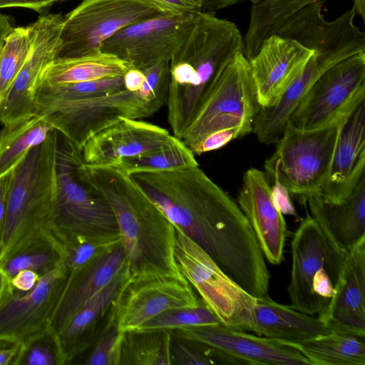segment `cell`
<instances>
[{
  "instance_id": "4316f807",
  "label": "cell",
  "mask_w": 365,
  "mask_h": 365,
  "mask_svg": "<svg viewBox=\"0 0 365 365\" xmlns=\"http://www.w3.org/2000/svg\"><path fill=\"white\" fill-rule=\"evenodd\" d=\"M246 331L292 344L333 333L317 316L279 304L269 295L256 298Z\"/></svg>"
},
{
  "instance_id": "d4e9b609",
  "label": "cell",
  "mask_w": 365,
  "mask_h": 365,
  "mask_svg": "<svg viewBox=\"0 0 365 365\" xmlns=\"http://www.w3.org/2000/svg\"><path fill=\"white\" fill-rule=\"evenodd\" d=\"M303 201L325 235L340 250L349 252L365 239V173L341 202L327 200L320 194L310 195Z\"/></svg>"
},
{
  "instance_id": "db71d44e",
  "label": "cell",
  "mask_w": 365,
  "mask_h": 365,
  "mask_svg": "<svg viewBox=\"0 0 365 365\" xmlns=\"http://www.w3.org/2000/svg\"><path fill=\"white\" fill-rule=\"evenodd\" d=\"M5 339H10V340H13L14 341V339L6 336H4V335H2V334H0V341H3V340H5Z\"/></svg>"
},
{
  "instance_id": "5b68a950",
  "label": "cell",
  "mask_w": 365,
  "mask_h": 365,
  "mask_svg": "<svg viewBox=\"0 0 365 365\" xmlns=\"http://www.w3.org/2000/svg\"><path fill=\"white\" fill-rule=\"evenodd\" d=\"M56 140L54 129L11 172L0 257L30 235L51 229Z\"/></svg>"
},
{
  "instance_id": "f907efd6",
  "label": "cell",
  "mask_w": 365,
  "mask_h": 365,
  "mask_svg": "<svg viewBox=\"0 0 365 365\" xmlns=\"http://www.w3.org/2000/svg\"><path fill=\"white\" fill-rule=\"evenodd\" d=\"M13 29L9 18L6 15L0 14V52L6 36Z\"/></svg>"
},
{
  "instance_id": "b9f144b4",
  "label": "cell",
  "mask_w": 365,
  "mask_h": 365,
  "mask_svg": "<svg viewBox=\"0 0 365 365\" xmlns=\"http://www.w3.org/2000/svg\"><path fill=\"white\" fill-rule=\"evenodd\" d=\"M40 277L34 271L23 269L9 279V284L14 291L26 292L34 288Z\"/></svg>"
},
{
  "instance_id": "8d00e7d4",
  "label": "cell",
  "mask_w": 365,
  "mask_h": 365,
  "mask_svg": "<svg viewBox=\"0 0 365 365\" xmlns=\"http://www.w3.org/2000/svg\"><path fill=\"white\" fill-rule=\"evenodd\" d=\"M119 234L106 236H74L63 245V263L68 273L76 271L120 245Z\"/></svg>"
},
{
  "instance_id": "3957f363",
  "label": "cell",
  "mask_w": 365,
  "mask_h": 365,
  "mask_svg": "<svg viewBox=\"0 0 365 365\" xmlns=\"http://www.w3.org/2000/svg\"><path fill=\"white\" fill-rule=\"evenodd\" d=\"M243 39L235 23L198 11L192 28L170 61L168 120L182 139L202 102Z\"/></svg>"
},
{
  "instance_id": "7a4b0ae2",
  "label": "cell",
  "mask_w": 365,
  "mask_h": 365,
  "mask_svg": "<svg viewBox=\"0 0 365 365\" xmlns=\"http://www.w3.org/2000/svg\"><path fill=\"white\" fill-rule=\"evenodd\" d=\"M80 173L101 192L114 213L131 281L186 280L175 256V226L130 175L115 166L84 163Z\"/></svg>"
},
{
  "instance_id": "cb8c5ba5",
  "label": "cell",
  "mask_w": 365,
  "mask_h": 365,
  "mask_svg": "<svg viewBox=\"0 0 365 365\" xmlns=\"http://www.w3.org/2000/svg\"><path fill=\"white\" fill-rule=\"evenodd\" d=\"M319 318L332 331L365 336V239L348 252L335 294Z\"/></svg>"
},
{
  "instance_id": "2e32d148",
  "label": "cell",
  "mask_w": 365,
  "mask_h": 365,
  "mask_svg": "<svg viewBox=\"0 0 365 365\" xmlns=\"http://www.w3.org/2000/svg\"><path fill=\"white\" fill-rule=\"evenodd\" d=\"M68 276L62 261L29 292L12 289L0 304V334L21 343L43 331L51 324Z\"/></svg>"
},
{
  "instance_id": "f6af8a7d",
  "label": "cell",
  "mask_w": 365,
  "mask_h": 365,
  "mask_svg": "<svg viewBox=\"0 0 365 365\" xmlns=\"http://www.w3.org/2000/svg\"><path fill=\"white\" fill-rule=\"evenodd\" d=\"M11 172L0 178V256L1 255L3 250L2 240L6 219L7 195L11 178Z\"/></svg>"
},
{
  "instance_id": "74e56055",
  "label": "cell",
  "mask_w": 365,
  "mask_h": 365,
  "mask_svg": "<svg viewBox=\"0 0 365 365\" xmlns=\"http://www.w3.org/2000/svg\"><path fill=\"white\" fill-rule=\"evenodd\" d=\"M222 324L219 318L201 301L195 307L167 310L150 319L136 330L168 329Z\"/></svg>"
},
{
  "instance_id": "4fadbf2b",
  "label": "cell",
  "mask_w": 365,
  "mask_h": 365,
  "mask_svg": "<svg viewBox=\"0 0 365 365\" xmlns=\"http://www.w3.org/2000/svg\"><path fill=\"white\" fill-rule=\"evenodd\" d=\"M195 13L164 14L129 25L106 40L101 51L140 71L170 61L187 36Z\"/></svg>"
},
{
  "instance_id": "d6a6232c",
  "label": "cell",
  "mask_w": 365,
  "mask_h": 365,
  "mask_svg": "<svg viewBox=\"0 0 365 365\" xmlns=\"http://www.w3.org/2000/svg\"><path fill=\"white\" fill-rule=\"evenodd\" d=\"M168 329L123 332L120 365H171Z\"/></svg>"
},
{
  "instance_id": "7bdbcfd3",
  "label": "cell",
  "mask_w": 365,
  "mask_h": 365,
  "mask_svg": "<svg viewBox=\"0 0 365 365\" xmlns=\"http://www.w3.org/2000/svg\"><path fill=\"white\" fill-rule=\"evenodd\" d=\"M271 187L274 201L282 213L296 215L288 190L276 180H274V185Z\"/></svg>"
},
{
  "instance_id": "60d3db41",
  "label": "cell",
  "mask_w": 365,
  "mask_h": 365,
  "mask_svg": "<svg viewBox=\"0 0 365 365\" xmlns=\"http://www.w3.org/2000/svg\"><path fill=\"white\" fill-rule=\"evenodd\" d=\"M123 332L116 322L99 338L83 362L86 365H120Z\"/></svg>"
},
{
  "instance_id": "f35d334b",
  "label": "cell",
  "mask_w": 365,
  "mask_h": 365,
  "mask_svg": "<svg viewBox=\"0 0 365 365\" xmlns=\"http://www.w3.org/2000/svg\"><path fill=\"white\" fill-rule=\"evenodd\" d=\"M15 365H65L58 334L51 324L20 343Z\"/></svg>"
},
{
  "instance_id": "603a6c76",
  "label": "cell",
  "mask_w": 365,
  "mask_h": 365,
  "mask_svg": "<svg viewBox=\"0 0 365 365\" xmlns=\"http://www.w3.org/2000/svg\"><path fill=\"white\" fill-rule=\"evenodd\" d=\"M365 173V98L345 115L326 183L320 193L331 202H341Z\"/></svg>"
},
{
  "instance_id": "44dd1931",
  "label": "cell",
  "mask_w": 365,
  "mask_h": 365,
  "mask_svg": "<svg viewBox=\"0 0 365 365\" xmlns=\"http://www.w3.org/2000/svg\"><path fill=\"white\" fill-rule=\"evenodd\" d=\"M175 138L158 125L122 118L91 137L81 153L85 164L114 166L123 158L165 145Z\"/></svg>"
},
{
  "instance_id": "7c38bea8",
  "label": "cell",
  "mask_w": 365,
  "mask_h": 365,
  "mask_svg": "<svg viewBox=\"0 0 365 365\" xmlns=\"http://www.w3.org/2000/svg\"><path fill=\"white\" fill-rule=\"evenodd\" d=\"M365 98V52L346 58L313 83L288 122L299 129L322 127Z\"/></svg>"
},
{
  "instance_id": "681fc988",
  "label": "cell",
  "mask_w": 365,
  "mask_h": 365,
  "mask_svg": "<svg viewBox=\"0 0 365 365\" xmlns=\"http://www.w3.org/2000/svg\"><path fill=\"white\" fill-rule=\"evenodd\" d=\"M199 11L214 12L217 10L232 6L239 0H189Z\"/></svg>"
},
{
  "instance_id": "c3c4849f",
  "label": "cell",
  "mask_w": 365,
  "mask_h": 365,
  "mask_svg": "<svg viewBox=\"0 0 365 365\" xmlns=\"http://www.w3.org/2000/svg\"><path fill=\"white\" fill-rule=\"evenodd\" d=\"M124 78L126 89L136 91L143 86L146 76L143 71L130 68L124 73Z\"/></svg>"
},
{
  "instance_id": "7402d4cb",
  "label": "cell",
  "mask_w": 365,
  "mask_h": 365,
  "mask_svg": "<svg viewBox=\"0 0 365 365\" xmlns=\"http://www.w3.org/2000/svg\"><path fill=\"white\" fill-rule=\"evenodd\" d=\"M314 51L277 34L249 60L261 107L272 105L301 73Z\"/></svg>"
},
{
  "instance_id": "11a10c76",
  "label": "cell",
  "mask_w": 365,
  "mask_h": 365,
  "mask_svg": "<svg viewBox=\"0 0 365 365\" xmlns=\"http://www.w3.org/2000/svg\"><path fill=\"white\" fill-rule=\"evenodd\" d=\"M249 1H250L252 2V3L258 2V1H259L261 0H249Z\"/></svg>"
},
{
  "instance_id": "ab89813d",
  "label": "cell",
  "mask_w": 365,
  "mask_h": 365,
  "mask_svg": "<svg viewBox=\"0 0 365 365\" xmlns=\"http://www.w3.org/2000/svg\"><path fill=\"white\" fill-rule=\"evenodd\" d=\"M172 364H219L215 349L195 339L179 336L172 333L170 342Z\"/></svg>"
},
{
  "instance_id": "f5cc1de1",
  "label": "cell",
  "mask_w": 365,
  "mask_h": 365,
  "mask_svg": "<svg viewBox=\"0 0 365 365\" xmlns=\"http://www.w3.org/2000/svg\"><path fill=\"white\" fill-rule=\"evenodd\" d=\"M356 14L359 15L364 20L365 17V0H353Z\"/></svg>"
},
{
  "instance_id": "277c9868",
  "label": "cell",
  "mask_w": 365,
  "mask_h": 365,
  "mask_svg": "<svg viewBox=\"0 0 365 365\" xmlns=\"http://www.w3.org/2000/svg\"><path fill=\"white\" fill-rule=\"evenodd\" d=\"M146 79L138 91L114 93L46 106L35 110L53 129L80 150L93 135L122 118L140 119L155 113L167 103L170 61L143 71Z\"/></svg>"
},
{
  "instance_id": "ac0fdd59",
  "label": "cell",
  "mask_w": 365,
  "mask_h": 365,
  "mask_svg": "<svg viewBox=\"0 0 365 365\" xmlns=\"http://www.w3.org/2000/svg\"><path fill=\"white\" fill-rule=\"evenodd\" d=\"M200 302L187 280L158 277L130 281L118 299V328L122 332L136 330L167 310L195 307Z\"/></svg>"
},
{
  "instance_id": "ee69618b",
  "label": "cell",
  "mask_w": 365,
  "mask_h": 365,
  "mask_svg": "<svg viewBox=\"0 0 365 365\" xmlns=\"http://www.w3.org/2000/svg\"><path fill=\"white\" fill-rule=\"evenodd\" d=\"M58 1L62 0H0V9L23 7L41 13Z\"/></svg>"
},
{
  "instance_id": "d590c367",
  "label": "cell",
  "mask_w": 365,
  "mask_h": 365,
  "mask_svg": "<svg viewBox=\"0 0 365 365\" xmlns=\"http://www.w3.org/2000/svg\"><path fill=\"white\" fill-rule=\"evenodd\" d=\"M31 46L30 26L14 28L0 52V103L24 64Z\"/></svg>"
},
{
  "instance_id": "484cf974",
  "label": "cell",
  "mask_w": 365,
  "mask_h": 365,
  "mask_svg": "<svg viewBox=\"0 0 365 365\" xmlns=\"http://www.w3.org/2000/svg\"><path fill=\"white\" fill-rule=\"evenodd\" d=\"M126 265L121 244L68 273L62 295L51 320L58 334L75 312L106 287Z\"/></svg>"
},
{
  "instance_id": "bcb514c9",
  "label": "cell",
  "mask_w": 365,
  "mask_h": 365,
  "mask_svg": "<svg viewBox=\"0 0 365 365\" xmlns=\"http://www.w3.org/2000/svg\"><path fill=\"white\" fill-rule=\"evenodd\" d=\"M20 350V342L4 340L0 342V365H15Z\"/></svg>"
},
{
  "instance_id": "e0dca14e",
  "label": "cell",
  "mask_w": 365,
  "mask_h": 365,
  "mask_svg": "<svg viewBox=\"0 0 365 365\" xmlns=\"http://www.w3.org/2000/svg\"><path fill=\"white\" fill-rule=\"evenodd\" d=\"M173 333L204 343L235 358L240 364L312 365L295 344L254 336L222 324L180 329Z\"/></svg>"
},
{
  "instance_id": "816d5d0a",
  "label": "cell",
  "mask_w": 365,
  "mask_h": 365,
  "mask_svg": "<svg viewBox=\"0 0 365 365\" xmlns=\"http://www.w3.org/2000/svg\"><path fill=\"white\" fill-rule=\"evenodd\" d=\"M11 290L9 279L0 270V304Z\"/></svg>"
},
{
  "instance_id": "f546056e",
  "label": "cell",
  "mask_w": 365,
  "mask_h": 365,
  "mask_svg": "<svg viewBox=\"0 0 365 365\" xmlns=\"http://www.w3.org/2000/svg\"><path fill=\"white\" fill-rule=\"evenodd\" d=\"M326 0H261L252 4L248 29L243 40V53L248 60L263 43L276 35L296 12L307 5Z\"/></svg>"
},
{
  "instance_id": "9c48e42d",
  "label": "cell",
  "mask_w": 365,
  "mask_h": 365,
  "mask_svg": "<svg viewBox=\"0 0 365 365\" xmlns=\"http://www.w3.org/2000/svg\"><path fill=\"white\" fill-rule=\"evenodd\" d=\"M260 108L249 60L239 51L216 80L181 140L192 151L218 131L235 130L240 137L247 135Z\"/></svg>"
},
{
  "instance_id": "e575fe53",
  "label": "cell",
  "mask_w": 365,
  "mask_h": 365,
  "mask_svg": "<svg viewBox=\"0 0 365 365\" xmlns=\"http://www.w3.org/2000/svg\"><path fill=\"white\" fill-rule=\"evenodd\" d=\"M123 90H127L124 74L76 83H38L35 93V110L59 103L111 94Z\"/></svg>"
},
{
  "instance_id": "7dc6e473",
  "label": "cell",
  "mask_w": 365,
  "mask_h": 365,
  "mask_svg": "<svg viewBox=\"0 0 365 365\" xmlns=\"http://www.w3.org/2000/svg\"><path fill=\"white\" fill-rule=\"evenodd\" d=\"M178 15L193 14L199 11L189 0H155Z\"/></svg>"
},
{
  "instance_id": "4dcf8cb0",
  "label": "cell",
  "mask_w": 365,
  "mask_h": 365,
  "mask_svg": "<svg viewBox=\"0 0 365 365\" xmlns=\"http://www.w3.org/2000/svg\"><path fill=\"white\" fill-rule=\"evenodd\" d=\"M54 130L41 115L4 125L0 131V178L9 173L32 148L42 143Z\"/></svg>"
},
{
  "instance_id": "9a60e30c",
  "label": "cell",
  "mask_w": 365,
  "mask_h": 365,
  "mask_svg": "<svg viewBox=\"0 0 365 365\" xmlns=\"http://www.w3.org/2000/svg\"><path fill=\"white\" fill-rule=\"evenodd\" d=\"M324 4L312 3L303 7L281 27L277 35L296 41L319 54L343 60L365 52V34L354 24V9L329 21L323 18Z\"/></svg>"
},
{
  "instance_id": "d6986e66",
  "label": "cell",
  "mask_w": 365,
  "mask_h": 365,
  "mask_svg": "<svg viewBox=\"0 0 365 365\" xmlns=\"http://www.w3.org/2000/svg\"><path fill=\"white\" fill-rule=\"evenodd\" d=\"M237 204L249 221L264 258L272 264H280L288 230L264 173L254 168L245 173Z\"/></svg>"
},
{
  "instance_id": "30bf717a",
  "label": "cell",
  "mask_w": 365,
  "mask_h": 365,
  "mask_svg": "<svg viewBox=\"0 0 365 365\" xmlns=\"http://www.w3.org/2000/svg\"><path fill=\"white\" fill-rule=\"evenodd\" d=\"M164 14H176L155 0H83L64 16L55 60L100 52L118 31Z\"/></svg>"
},
{
  "instance_id": "1f68e13d",
  "label": "cell",
  "mask_w": 365,
  "mask_h": 365,
  "mask_svg": "<svg viewBox=\"0 0 365 365\" xmlns=\"http://www.w3.org/2000/svg\"><path fill=\"white\" fill-rule=\"evenodd\" d=\"M295 345L312 365H365V336L333 331Z\"/></svg>"
},
{
  "instance_id": "f1b7e54d",
  "label": "cell",
  "mask_w": 365,
  "mask_h": 365,
  "mask_svg": "<svg viewBox=\"0 0 365 365\" xmlns=\"http://www.w3.org/2000/svg\"><path fill=\"white\" fill-rule=\"evenodd\" d=\"M129 67L116 56L102 51L77 58L56 59L42 73L38 83L87 82L123 75Z\"/></svg>"
},
{
  "instance_id": "83f0119b",
  "label": "cell",
  "mask_w": 365,
  "mask_h": 365,
  "mask_svg": "<svg viewBox=\"0 0 365 365\" xmlns=\"http://www.w3.org/2000/svg\"><path fill=\"white\" fill-rule=\"evenodd\" d=\"M63 259V245L51 229L40 230L0 257V270L11 279L19 271L30 269L42 277Z\"/></svg>"
},
{
  "instance_id": "836d02e7",
  "label": "cell",
  "mask_w": 365,
  "mask_h": 365,
  "mask_svg": "<svg viewBox=\"0 0 365 365\" xmlns=\"http://www.w3.org/2000/svg\"><path fill=\"white\" fill-rule=\"evenodd\" d=\"M128 175L198 166L193 152L178 138L161 147L120 160L115 165Z\"/></svg>"
},
{
  "instance_id": "52a82bcc",
  "label": "cell",
  "mask_w": 365,
  "mask_h": 365,
  "mask_svg": "<svg viewBox=\"0 0 365 365\" xmlns=\"http://www.w3.org/2000/svg\"><path fill=\"white\" fill-rule=\"evenodd\" d=\"M291 254L289 306L320 317L335 294L348 252L336 247L307 214L294 234Z\"/></svg>"
},
{
  "instance_id": "8fae6325",
  "label": "cell",
  "mask_w": 365,
  "mask_h": 365,
  "mask_svg": "<svg viewBox=\"0 0 365 365\" xmlns=\"http://www.w3.org/2000/svg\"><path fill=\"white\" fill-rule=\"evenodd\" d=\"M175 228V256L183 277L222 325L246 331L256 298L227 275L202 247Z\"/></svg>"
},
{
  "instance_id": "8992f818",
  "label": "cell",
  "mask_w": 365,
  "mask_h": 365,
  "mask_svg": "<svg viewBox=\"0 0 365 365\" xmlns=\"http://www.w3.org/2000/svg\"><path fill=\"white\" fill-rule=\"evenodd\" d=\"M83 163L81 150L57 131L51 229L61 243L74 236L118 234L110 205L80 173Z\"/></svg>"
},
{
  "instance_id": "ffe728a7",
  "label": "cell",
  "mask_w": 365,
  "mask_h": 365,
  "mask_svg": "<svg viewBox=\"0 0 365 365\" xmlns=\"http://www.w3.org/2000/svg\"><path fill=\"white\" fill-rule=\"evenodd\" d=\"M130 281L125 265L106 287L78 309L57 334L65 364L93 347L116 322L118 299Z\"/></svg>"
},
{
  "instance_id": "5bb4252c",
  "label": "cell",
  "mask_w": 365,
  "mask_h": 365,
  "mask_svg": "<svg viewBox=\"0 0 365 365\" xmlns=\"http://www.w3.org/2000/svg\"><path fill=\"white\" fill-rule=\"evenodd\" d=\"M64 16L50 14L29 25L31 46L27 58L4 100L0 103V122L4 125L35 114V93L40 77L56 58Z\"/></svg>"
},
{
  "instance_id": "6da1fadb",
  "label": "cell",
  "mask_w": 365,
  "mask_h": 365,
  "mask_svg": "<svg viewBox=\"0 0 365 365\" xmlns=\"http://www.w3.org/2000/svg\"><path fill=\"white\" fill-rule=\"evenodd\" d=\"M129 175L232 279L255 298L269 294V272L249 221L199 165Z\"/></svg>"
},
{
  "instance_id": "ba28073f",
  "label": "cell",
  "mask_w": 365,
  "mask_h": 365,
  "mask_svg": "<svg viewBox=\"0 0 365 365\" xmlns=\"http://www.w3.org/2000/svg\"><path fill=\"white\" fill-rule=\"evenodd\" d=\"M346 115L314 129H299L287 122L274 152L264 162L267 175L302 200L320 194Z\"/></svg>"
}]
</instances>
